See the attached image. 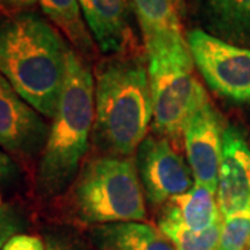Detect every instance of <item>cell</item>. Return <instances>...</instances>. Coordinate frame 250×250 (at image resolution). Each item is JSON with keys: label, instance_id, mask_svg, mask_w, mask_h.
<instances>
[{"label": "cell", "instance_id": "obj_1", "mask_svg": "<svg viewBox=\"0 0 250 250\" xmlns=\"http://www.w3.org/2000/svg\"><path fill=\"white\" fill-rule=\"evenodd\" d=\"M71 47L57 29L34 13L0 20V74L41 116L53 118Z\"/></svg>", "mask_w": 250, "mask_h": 250}, {"label": "cell", "instance_id": "obj_2", "mask_svg": "<svg viewBox=\"0 0 250 250\" xmlns=\"http://www.w3.org/2000/svg\"><path fill=\"white\" fill-rule=\"evenodd\" d=\"M153 118L147 67L136 56L99 62L95 75L93 139L108 156L129 157L145 141Z\"/></svg>", "mask_w": 250, "mask_h": 250}, {"label": "cell", "instance_id": "obj_3", "mask_svg": "<svg viewBox=\"0 0 250 250\" xmlns=\"http://www.w3.org/2000/svg\"><path fill=\"white\" fill-rule=\"evenodd\" d=\"M93 123L95 78L71 49L59 107L38 170V190L42 196H54L71 184L88 150Z\"/></svg>", "mask_w": 250, "mask_h": 250}, {"label": "cell", "instance_id": "obj_4", "mask_svg": "<svg viewBox=\"0 0 250 250\" xmlns=\"http://www.w3.org/2000/svg\"><path fill=\"white\" fill-rule=\"evenodd\" d=\"M153 102V128L161 138L178 142L200 95L205 92L193 75L187 38H157L145 43Z\"/></svg>", "mask_w": 250, "mask_h": 250}, {"label": "cell", "instance_id": "obj_5", "mask_svg": "<svg viewBox=\"0 0 250 250\" xmlns=\"http://www.w3.org/2000/svg\"><path fill=\"white\" fill-rule=\"evenodd\" d=\"M72 202L85 223H139L146 218L142 184L132 160L124 157L86 161L74 184Z\"/></svg>", "mask_w": 250, "mask_h": 250}, {"label": "cell", "instance_id": "obj_6", "mask_svg": "<svg viewBox=\"0 0 250 250\" xmlns=\"http://www.w3.org/2000/svg\"><path fill=\"white\" fill-rule=\"evenodd\" d=\"M187 42L197 70L215 93L250 103V49L231 45L202 28L189 31Z\"/></svg>", "mask_w": 250, "mask_h": 250}, {"label": "cell", "instance_id": "obj_7", "mask_svg": "<svg viewBox=\"0 0 250 250\" xmlns=\"http://www.w3.org/2000/svg\"><path fill=\"white\" fill-rule=\"evenodd\" d=\"M141 184L152 205H163L195 185L190 167L166 138L146 136L136 153Z\"/></svg>", "mask_w": 250, "mask_h": 250}, {"label": "cell", "instance_id": "obj_8", "mask_svg": "<svg viewBox=\"0 0 250 250\" xmlns=\"http://www.w3.org/2000/svg\"><path fill=\"white\" fill-rule=\"evenodd\" d=\"M223 132L220 116L203 92L187 120L182 138L195 184L215 193L223 154Z\"/></svg>", "mask_w": 250, "mask_h": 250}, {"label": "cell", "instance_id": "obj_9", "mask_svg": "<svg viewBox=\"0 0 250 250\" xmlns=\"http://www.w3.org/2000/svg\"><path fill=\"white\" fill-rule=\"evenodd\" d=\"M49 125L0 74V147L29 157L45 147Z\"/></svg>", "mask_w": 250, "mask_h": 250}, {"label": "cell", "instance_id": "obj_10", "mask_svg": "<svg viewBox=\"0 0 250 250\" xmlns=\"http://www.w3.org/2000/svg\"><path fill=\"white\" fill-rule=\"evenodd\" d=\"M217 202L223 217L250 208V150L243 135L233 126L223 132Z\"/></svg>", "mask_w": 250, "mask_h": 250}, {"label": "cell", "instance_id": "obj_11", "mask_svg": "<svg viewBox=\"0 0 250 250\" xmlns=\"http://www.w3.org/2000/svg\"><path fill=\"white\" fill-rule=\"evenodd\" d=\"M80 6L99 49L124 53L131 41V0H80Z\"/></svg>", "mask_w": 250, "mask_h": 250}, {"label": "cell", "instance_id": "obj_12", "mask_svg": "<svg viewBox=\"0 0 250 250\" xmlns=\"http://www.w3.org/2000/svg\"><path fill=\"white\" fill-rule=\"evenodd\" d=\"M192 4L207 34L250 49V0H192Z\"/></svg>", "mask_w": 250, "mask_h": 250}, {"label": "cell", "instance_id": "obj_13", "mask_svg": "<svg viewBox=\"0 0 250 250\" xmlns=\"http://www.w3.org/2000/svg\"><path fill=\"white\" fill-rule=\"evenodd\" d=\"M161 217L178 221L192 231H205L223 220L215 192L199 184L187 193L170 199Z\"/></svg>", "mask_w": 250, "mask_h": 250}, {"label": "cell", "instance_id": "obj_14", "mask_svg": "<svg viewBox=\"0 0 250 250\" xmlns=\"http://www.w3.org/2000/svg\"><path fill=\"white\" fill-rule=\"evenodd\" d=\"M93 235L100 250H177L160 229L136 221L104 224Z\"/></svg>", "mask_w": 250, "mask_h": 250}, {"label": "cell", "instance_id": "obj_15", "mask_svg": "<svg viewBox=\"0 0 250 250\" xmlns=\"http://www.w3.org/2000/svg\"><path fill=\"white\" fill-rule=\"evenodd\" d=\"M45 16L81 53L95 52V39L83 21L80 0H38Z\"/></svg>", "mask_w": 250, "mask_h": 250}, {"label": "cell", "instance_id": "obj_16", "mask_svg": "<svg viewBox=\"0 0 250 250\" xmlns=\"http://www.w3.org/2000/svg\"><path fill=\"white\" fill-rule=\"evenodd\" d=\"M145 43L182 34L175 0H131Z\"/></svg>", "mask_w": 250, "mask_h": 250}, {"label": "cell", "instance_id": "obj_17", "mask_svg": "<svg viewBox=\"0 0 250 250\" xmlns=\"http://www.w3.org/2000/svg\"><path fill=\"white\" fill-rule=\"evenodd\" d=\"M159 229L177 250H217L221 238L223 220L205 231H192L178 221L160 217Z\"/></svg>", "mask_w": 250, "mask_h": 250}, {"label": "cell", "instance_id": "obj_18", "mask_svg": "<svg viewBox=\"0 0 250 250\" xmlns=\"http://www.w3.org/2000/svg\"><path fill=\"white\" fill-rule=\"evenodd\" d=\"M24 227V218L21 213L11 206L0 207V249L14 236L20 233Z\"/></svg>", "mask_w": 250, "mask_h": 250}, {"label": "cell", "instance_id": "obj_19", "mask_svg": "<svg viewBox=\"0 0 250 250\" xmlns=\"http://www.w3.org/2000/svg\"><path fill=\"white\" fill-rule=\"evenodd\" d=\"M1 250H46V245L39 236L17 233L3 246Z\"/></svg>", "mask_w": 250, "mask_h": 250}, {"label": "cell", "instance_id": "obj_20", "mask_svg": "<svg viewBox=\"0 0 250 250\" xmlns=\"http://www.w3.org/2000/svg\"><path fill=\"white\" fill-rule=\"evenodd\" d=\"M46 250H85L80 243L71 241L68 238L54 236L46 242Z\"/></svg>", "mask_w": 250, "mask_h": 250}, {"label": "cell", "instance_id": "obj_21", "mask_svg": "<svg viewBox=\"0 0 250 250\" xmlns=\"http://www.w3.org/2000/svg\"><path fill=\"white\" fill-rule=\"evenodd\" d=\"M36 3L38 0H0V9L17 14L34 7Z\"/></svg>", "mask_w": 250, "mask_h": 250}, {"label": "cell", "instance_id": "obj_22", "mask_svg": "<svg viewBox=\"0 0 250 250\" xmlns=\"http://www.w3.org/2000/svg\"><path fill=\"white\" fill-rule=\"evenodd\" d=\"M14 171H16V167H14L13 161L10 160L6 153L0 150V179L9 178L14 174Z\"/></svg>", "mask_w": 250, "mask_h": 250}, {"label": "cell", "instance_id": "obj_23", "mask_svg": "<svg viewBox=\"0 0 250 250\" xmlns=\"http://www.w3.org/2000/svg\"><path fill=\"white\" fill-rule=\"evenodd\" d=\"M175 4L178 7V11H184V6H185V0H175Z\"/></svg>", "mask_w": 250, "mask_h": 250}, {"label": "cell", "instance_id": "obj_24", "mask_svg": "<svg viewBox=\"0 0 250 250\" xmlns=\"http://www.w3.org/2000/svg\"><path fill=\"white\" fill-rule=\"evenodd\" d=\"M0 207H1V197H0Z\"/></svg>", "mask_w": 250, "mask_h": 250}]
</instances>
